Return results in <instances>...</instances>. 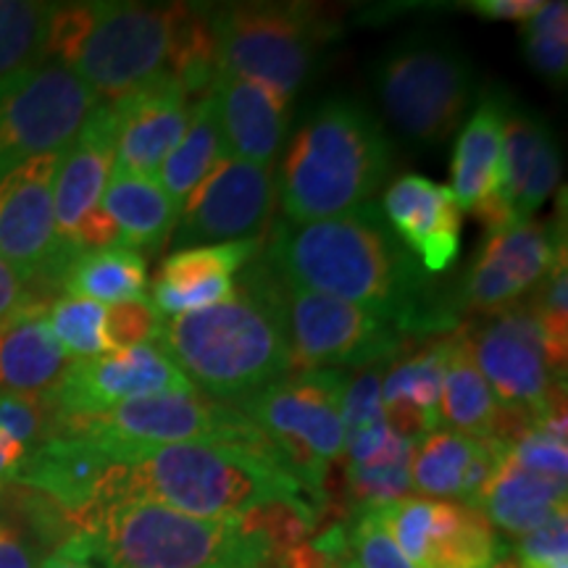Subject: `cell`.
Masks as SVG:
<instances>
[{
    "label": "cell",
    "mask_w": 568,
    "mask_h": 568,
    "mask_svg": "<svg viewBox=\"0 0 568 568\" xmlns=\"http://www.w3.org/2000/svg\"><path fill=\"white\" fill-rule=\"evenodd\" d=\"M503 119L506 101L497 95L485 98L460 132L453 153L450 193L458 209L471 211L489 234L510 226L506 205L497 195L503 172Z\"/></svg>",
    "instance_id": "cell-23"
},
{
    "label": "cell",
    "mask_w": 568,
    "mask_h": 568,
    "mask_svg": "<svg viewBox=\"0 0 568 568\" xmlns=\"http://www.w3.org/2000/svg\"><path fill=\"white\" fill-rule=\"evenodd\" d=\"M416 443L418 439L393 435L366 464H347V489L361 503V508L387 506V503L414 493L410 489V458H414Z\"/></svg>",
    "instance_id": "cell-33"
},
{
    "label": "cell",
    "mask_w": 568,
    "mask_h": 568,
    "mask_svg": "<svg viewBox=\"0 0 568 568\" xmlns=\"http://www.w3.org/2000/svg\"><path fill=\"white\" fill-rule=\"evenodd\" d=\"M479 510L493 527L524 537L566 514V485L529 471L506 453L481 495Z\"/></svg>",
    "instance_id": "cell-28"
},
{
    "label": "cell",
    "mask_w": 568,
    "mask_h": 568,
    "mask_svg": "<svg viewBox=\"0 0 568 568\" xmlns=\"http://www.w3.org/2000/svg\"><path fill=\"white\" fill-rule=\"evenodd\" d=\"M343 568H361V566H358V564H355V560H351V558H347V560H345V564H343Z\"/></svg>",
    "instance_id": "cell-51"
},
{
    "label": "cell",
    "mask_w": 568,
    "mask_h": 568,
    "mask_svg": "<svg viewBox=\"0 0 568 568\" xmlns=\"http://www.w3.org/2000/svg\"><path fill=\"white\" fill-rule=\"evenodd\" d=\"M88 535L109 568H261L272 545L243 518H197L153 500H122Z\"/></svg>",
    "instance_id": "cell-6"
},
{
    "label": "cell",
    "mask_w": 568,
    "mask_h": 568,
    "mask_svg": "<svg viewBox=\"0 0 568 568\" xmlns=\"http://www.w3.org/2000/svg\"><path fill=\"white\" fill-rule=\"evenodd\" d=\"M503 408L474 361L464 326L445 337V374L439 393V426L474 439H497Z\"/></svg>",
    "instance_id": "cell-27"
},
{
    "label": "cell",
    "mask_w": 568,
    "mask_h": 568,
    "mask_svg": "<svg viewBox=\"0 0 568 568\" xmlns=\"http://www.w3.org/2000/svg\"><path fill=\"white\" fill-rule=\"evenodd\" d=\"M382 216L426 274L445 272L460 247V209L450 187L406 174L382 197Z\"/></svg>",
    "instance_id": "cell-20"
},
{
    "label": "cell",
    "mask_w": 568,
    "mask_h": 568,
    "mask_svg": "<svg viewBox=\"0 0 568 568\" xmlns=\"http://www.w3.org/2000/svg\"><path fill=\"white\" fill-rule=\"evenodd\" d=\"M282 303L290 364L295 374L372 368L403 351V335L393 324L353 303L290 287L284 282Z\"/></svg>",
    "instance_id": "cell-12"
},
{
    "label": "cell",
    "mask_w": 568,
    "mask_h": 568,
    "mask_svg": "<svg viewBox=\"0 0 568 568\" xmlns=\"http://www.w3.org/2000/svg\"><path fill=\"white\" fill-rule=\"evenodd\" d=\"M124 500H153L197 518H243L274 500L314 495L293 477L276 447L190 443L148 447L126 468Z\"/></svg>",
    "instance_id": "cell-3"
},
{
    "label": "cell",
    "mask_w": 568,
    "mask_h": 568,
    "mask_svg": "<svg viewBox=\"0 0 568 568\" xmlns=\"http://www.w3.org/2000/svg\"><path fill=\"white\" fill-rule=\"evenodd\" d=\"M32 305H42L40 297H34L17 272L0 258V322L17 316L19 311L32 308Z\"/></svg>",
    "instance_id": "cell-45"
},
{
    "label": "cell",
    "mask_w": 568,
    "mask_h": 568,
    "mask_svg": "<svg viewBox=\"0 0 568 568\" xmlns=\"http://www.w3.org/2000/svg\"><path fill=\"white\" fill-rule=\"evenodd\" d=\"M55 3L0 0V80L42 67Z\"/></svg>",
    "instance_id": "cell-32"
},
{
    "label": "cell",
    "mask_w": 568,
    "mask_h": 568,
    "mask_svg": "<svg viewBox=\"0 0 568 568\" xmlns=\"http://www.w3.org/2000/svg\"><path fill=\"white\" fill-rule=\"evenodd\" d=\"M393 148L364 105L332 98L305 119L284 153L276 201L290 224L351 213L382 187Z\"/></svg>",
    "instance_id": "cell-4"
},
{
    "label": "cell",
    "mask_w": 568,
    "mask_h": 568,
    "mask_svg": "<svg viewBox=\"0 0 568 568\" xmlns=\"http://www.w3.org/2000/svg\"><path fill=\"white\" fill-rule=\"evenodd\" d=\"M232 301L169 318L163 353L201 395L237 408L293 374L284 326L282 282L261 264H247Z\"/></svg>",
    "instance_id": "cell-2"
},
{
    "label": "cell",
    "mask_w": 568,
    "mask_h": 568,
    "mask_svg": "<svg viewBox=\"0 0 568 568\" xmlns=\"http://www.w3.org/2000/svg\"><path fill=\"white\" fill-rule=\"evenodd\" d=\"M558 180H560V155L548 126L542 134V140H539L535 163H531L527 182H524L521 193H518L514 205H510V224L529 222L531 213L548 201L552 190H556Z\"/></svg>",
    "instance_id": "cell-38"
},
{
    "label": "cell",
    "mask_w": 568,
    "mask_h": 568,
    "mask_svg": "<svg viewBox=\"0 0 568 568\" xmlns=\"http://www.w3.org/2000/svg\"><path fill=\"white\" fill-rule=\"evenodd\" d=\"M103 211L119 226V247L155 253L172 237L180 209L163 193L159 180L111 169L105 182Z\"/></svg>",
    "instance_id": "cell-29"
},
{
    "label": "cell",
    "mask_w": 568,
    "mask_h": 568,
    "mask_svg": "<svg viewBox=\"0 0 568 568\" xmlns=\"http://www.w3.org/2000/svg\"><path fill=\"white\" fill-rule=\"evenodd\" d=\"M474 361L493 389L497 406L521 416L529 426L564 403V374L545 343L542 326L529 305H510L487 326H464Z\"/></svg>",
    "instance_id": "cell-11"
},
{
    "label": "cell",
    "mask_w": 568,
    "mask_h": 568,
    "mask_svg": "<svg viewBox=\"0 0 568 568\" xmlns=\"http://www.w3.org/2000/svg\"><path fill=\"white\" fill-rule=\"evenodd\" d=\"M258 247L261 237L234 240V243L180 247V251H174L161 264L159 282L174 284V287H187V284L197 282L232 280L234 272L253 264Z\"/></svg>",
    "instance_id": "cell-34"
},
{
    "label": "cell",
    "mask_w": 568,
    "mask_h": 568,
    "mask_svg": "<svg viewBox=\"0 0 568 568\" xmlns=\"http://www.w3.org/2000/svg\"><path fill=\"white\" fill-rule=\"evenodd\" d=\"M195 393L190 379L155 345L71 361L51 393L42 395L48 426L59 418L95 416L132 397Z\"/></svg>",
    "instance_id": "cell-17"
},
{
    "label": "cell",
    "mask_w": 568,
    "mask_h": 568,
    "mask_svg": "<svg viewBox=\"0 0 568 568\" xmlns=\"http://www.w3.org/2000/svg\"><path fill=\"white\" fill-rule=\"evenodd\" d=\"M55 432L82 435L103 445L113 456L130 458L148 447L190 443L274 447L251 418L240 414L237 408L211 400L197 389L132 397L103 414L59 418L48 426V435H55Z\"/></svg>",
    "instance_id": "cell-7"
},
{
    "label": "cell",
    "mask_w": 568,
    "mask_h": 568,
    "mask_svg": "<svg viewBox=\"0 0 568 568\" xmlns=\"http://www.w3.org/2000/svg\"><path fill=\"white\" fill-rule=\"evenodd\" d=\"M219 71L293 101L314 71L324 24L305 6L234 3L209 11Z\"/></svg>",
    "instance_id": "cell-10"
},
{
    "label": "cell",
    "mask_w": 568,
    "mask_h": 568,
    "mask_svg": "<svg viewBox=\"0 0 568 568\" xmlns=\"http://www.w3.org/2000/svg\"><path fill=\"white\" fill-rule=\"evenodd\" d=\"M0 568H38L30 539L9 521H0Z\"/></svg>",
    "instance_id": "cell-46"
},
{
    "label": "cell",
    "mask_w": 568,
    "mask_h": 568,
    "mask_svg": "<svg viewBox=\"0 0 568 568\" xmlns=\"http://www.w3.org/2000/svg\"><path fill=\"white\" fill-rule=\"evenodd\" d=\"M163 332V318L153 303L126 301L105 305L103 343L105 351H132V347L153 345Z\"/></svg>",
    "instance_id": "cell-37"
},
{
    "label": "cell",
    "mask_w": 568,
    "mask_h": 568,
    "mask_svg": "<svg viewBox=\"0 0 568 568\" xmlns=\"http://www.w3.org/2000/svg\"><path fill=\"white\" fill-rule=\"evenodd\" d=\"M105 305L63 295L45 308L48 329L71 361L109 353L103 343Z\"/></svg>",
    "instance_id": "cell-35"
},
{
    "label": "cell",
    "mask_w": 568,
    "mask_h": 568,
    "mask_svg": "<svg viewBox=\"0 0 568 568\" xmlns=\"http://www.w3.org/2000/svg\"><path fill=\"white\" fill-rule=\"evenodd\" d=\"M521 568H568V564H521Z\"/></svg>",
    "instance_id": "cell-50"
},
{
    "label": "cell",
    "mask_w": 568,
    "mask_h": 568,
    "mask_svg": "<svg viewBox=\"0 0 568 568\" xmlns=\"http://www.w3.org/2000/svg\"><path fill=\"white\" fill-rule=\"evenodd\" d=\"M261 568H272V566H268V564H266V566H261Z\"/></svg>",
    "instance_id": "cell-52"
},
{
    "label": "cell",
    "mask_w": 568,
    "mask_h": 568,
    "mask_svg": "<svg viewBox=\"0 0 568 568\" xmlns=\"http://www.w3.org/2000/svg\"><path fill=\"white\" fill-rule=\"evenodd\" d=\"M27 447L19 445L17 439H11L6 435L3 429H0V489L6 485H11L13 477H17L21 460L27 458Z\"/></svg>",
    "instance_id": "cell-48"
},
{
    "label": "cell",
    "mask_w": 568,
    "mask_h": 568,
    "mask_svg": "<svg viewBox=\"0 0 568 568\" xmlns=\"http://www.w3.org/2000/svg\"><path fill=\"white\" fill-rule=\"evenodd\" d=\"M389 122L422 145H437L460 124L474 98V71L450 40L410 34L376 69Z\"/></svg>",
    "instance_id": "cell-9"
},
{
    "label": "cell",
    "mask_w": 568,
    "mask_h": 568,
    "mask_svg": "<svg viewBox=\"0 0 568 568\" xmlns=\"http://www.w3.org/2000/svg\"><path fill=\"white\" fill-rule=\"evenodd\" d=\"M276 203L272 166L222 155L180 209L172 240L180 247L261 237Z\"/></svg>",
    "instance_id": "cell-16"
},
{
    "label": "cell",
    "mask_w": 568,
    "mask_h": 568,
    "mask_svg": "<svg viewBox=\"0 0 568 568\" xmlns=\"http://www.w3.org/2000/svg\"><path fill=\"white\" fill-rule=\"evenodd\" d=\"M38 568H109L88 531H74Z\"/></svg>",
    "instance_id": "cell-44"
},
{
    "label": "cell",
    "mask_w": 568,
    "mask_h": 568,
    "mask_svg": "<svg viewBox=\"0 0 568 568\" xmlns=\"http://www.w3.org/2000/svg\"><path fill=\"white\" fill-rule=\"evenodd\" d=\"M374 514L414 568H489L500 556L493 524L464 503L408 495Z\"/></svg>",
    "instance_id": "cell-15"
},
{
    "label": "cell",
    "mask_w": 568,
    "mask_h": 568,
    "mask_svg": "<svg viewBox=\"0 0 568 568\" xmlns=\"http://www.w3.org/2000/svg\"><path fill=\"white\" fill-rule=\"evenodd\" d=\"M560 255L566 245L550 224L524 222L493 232L466 276L464 305L487 316L508 311L550 274Z\"/></svg>",
    "instance_id": "cell-18"
},
{
    "label": "cell",
    "mask_w": 568,
    "mask_h": 568,
    "mask_svg": "<svg viewBox=\"0 0 568 568\" xmlns=\"http://www.w3.org/2000/svg\"><path fill=\"white\" fill-rule=\"evenodd\" d=\"M224 155L222 124H219V109L213 95L197 98L190 113V124L184 130L182 140L166 155V161L159 169V184L163 193L172 197L176 209H182L190 193L203 182V176L211 172L213 163Z\"/></svg>",
    "instance_id": "cell-31"
},
{
    "label": "cell",
    "mask_w": 568,
    "mask_h": 568,
    "mask_svg": "<svg viewBox=\"0 0 568 568\" xmlns=\"http://www.w3.org/2000/svg\"><path fill=\"white\" fill-rule=\"evenodd\" d=\"M508 453L516 464L529 468V471L566 485V474H568L566 439L552 437L548 432L537 429V426H529V429L524 432L514 445H508Z\"/></svg>",
    "instance_id": "cell-41"
},
{
    "label": "cell",
    "mask_w": 568,
    "mask_h": 568,
    "mask_svg": "<svg viewBox=\"0 0 568 568\" xmlns=\"http://www.w3.org/2000/svg\"><path fill=\"white\" fill-rule=\"evenodd\" d=\"M345 372H301L245 400L237 410L276 447L293 477L324 500L332 460L345 453Z\"/></svg>",
    "instance_id": "cell-8"
},
{
    "label": "cell",
    "mask_w": 568,
    "mask_h": 568,
    "mask_svg": "<svg viewBox=\"0 0 568 568\" xmlns=\"http://www.w3.org/2000/svg\"><path fill=\"white\" fill-rule=\"evenodd\" d=\"M59 287L69 297H82L101 305L145 301L148 266L130 247L77 253L63 268Z\"/></svg>",
    "instance_id": "cell-30"
},
{
    "label": "cell",
    "mask_w": 568,
    "mask_h": 568,
    "mask_svg": "<svg viewBox=\"0 0 568 568\" xmlns=\"http://www.w3.org/2000/svg\"><path fill=\"white\" fill-rule=\"evenodd\" d=\"M524 51L531 67L550 82H566L568 69V6L542 3L524 24Z\"/></svg>",
    "instance_id": "cell-36"
},
{
    "label": "cell",
    "mask_w": 568,
    "mask_h": 568,
    "mask_svg": "<svg viewBox=\"0 0 568 568\" xmlns=\"http://www.w3.org/2000/svg\"><path fill=\"white\" fill-rule=\"evenodd\" d=\"M211 95L219 109L226 159L272 166L287 130L290 103L264 84L230 71H219Z\"/></svg>",
    "instance_id": "cell-24"
},
{
    "label": "cell",
    "mask_w": 568,
    "mask_h": 568,
    "mask_svg": "<svg viewBox=\"0 0 568 568\" xmlns=\"http://www.w3.org/2000/svg\"><path fill=\"white\" fill-rule=\"evenodd\" d=\"M489 568H521V564H518V558L508 556V558H497Z\"/></svg>",
    "instance_id": "cell-49"
},
{
    "label": "cell",
    "mask_w": 568,
    "mask_h": 568,
    "mask_svg": "<svg viewBox=\"0 0 568 568\" xmlns=\"http://www.w3.org/2000/svg\"><path fill=\"white\" fill-rule=\"evenodd\" d=\"M172 6L55 3L45 61L71 71L101 98L119 103L169 77Z\"/></svg>",
    "instance_id": "cell-5"
},
{
    "label": "cell",
    "mask_w": 568,
    "mask_h": 568,
    "mask_svg": "<svg viewBox=\"0 0 568 568\" xmlns=\"http://www.w3.org/2000/svg\"><path fill=\"white\" fill-rule=\"evenodd\" d=\"M193 103L172 77H163L140 95L113 103L119 113L113 169L155 180L161 163L187 130Z\"/></svg>",
    "instance_id": "cell-22"
},
{
    "label": "cell",
    "mask_w": 568,
    "mask_h": 568,
    "mask_svg": "<svg viewBox=\"0 0 568 568\" xmlns=\"http://www.w3.org/2000/svg\"><path fill=\"white\" fill-rule=\"evenodd\" d=\"M468 9L487 19L527 21L542 9V3L539 0H474V3H468Z\"/></svg>",
    "instance_id": "cell-47"
},
{
    "label": "cell",
    "mask_w": 568,
    "mask_h": 568,
    "mask_svg": "<svg viewBox=\"0 0 568 568\" xmlns=\"http://www.w3.org/2000/svg\"><path fill=\"white\" fill-rule=\"evenodd\" d=\"M237 287L234 280H211V282H197L187 284V287H174V284H153V308L159 311L161 318L169 316H182L193 314V311L211 308V305L232 301Z\"/></svg>",
    "instance_id": "cell-40"
},
{
    "label": "cell",
    "mask_w": 568,
    "mask_h": 568,
    "mask_svg": "<svg viewBox=\"0 0 568 568\" xmlns=\"http://www.w3.org/2000/svg\"><path fill=\"white\" fill-rule=\"evenodd\" d=\"M382 422H385V414H382V372L379 368H364L353 379H347L343 395L345 437Z\"/></svg>",
    "instance_id": "cell-42"
},
{
    "label": "cell",
    "mask_w": 568,
    "mask_h": 568,
    "mask_svg": "<svg viewBox=\"0 0 568 568\" xmlns=\"http://www.w3.org/2000/svg\"><path fill=\"white\" fill-rule=\"evenodd\" d=\"M568 518L560 514L518 542V564H568Z\"/></svg>",
    "instance_id": "cell-43"
},
{
    "label": "cell",
    "mask_w": 568,
    "mask_h": 568,
    "mask_svg": "<svg viewBox=\"0 0 568 568\" xmlns=\"http://www.w3.org/2000/svg\"><path fill=\"white\" fill-rule=\"evenodd\" d=\"M347 542L353 545L355 558H358L355 564L361 568H414L395 545V539L387 535V529L382 527L374 508H361Z\"/></svg>",
    "instance_id": "cell-39"
},
{
    "label": "cell",
    "mask_w": 568,
    "mask_h": 568,
    "mask_svg": "<svg viewBox=\"0 0 568 568\" xmlns=\"http://www.w3.org/2000/svg\"><path fill=\"white\" fill-rule=\"evenodd\" d=\"M69 364L71 358L48 329L45 305L0 322V395H48Z\"/></svg>",
    "instance_id": "cell-25"
},
{
    "label": "cell",
    "mask_w": 568,
    "mask_h": 568,
    "mask_svg": "<svg viewBox=\"0 0 568 568\" xmlns=\"http://www.w3.org/2000/svg\"><path fill=\"white\" fill-rule=\"evenodd\" d=\"M443 374L445 339L403 355L382 374V414L395 435L422 439L439 429Z\"/></svg>",
    "instance_id": "cell-26"
},
{
    "label": "cell",
    "mask_w": 568,
    "mask_h": 568,
    "mask_svg": "<svg viewBox=\"0 0 568 568\" xmlns=\"http://www.w3.org/2000/svg\"><path fill=\"white\" fill-rule=\"evenodd\" d=\"M119 113L113 103H101L82 124L80 134L61 153L53 180V216L61 245L71 255V237L84 219L101 209V197L113 169Z\"/></svg>",
    "instance_id": "cell-19"
},
{
    "label": "cell",
    "mask_w": 568,
    "mask_h": 568,
    "mask_svg": "<svg viewBox=\"0 0 568 568\" xmlns=\"http://www.w3.org/2000/svg\"><path fill=\"white\" fill-rule=\"evenodd\" d=\"M61 153L34 155L0 172V258L27 287L55 284L74 255L61 245L53 180Z\"/></svg>",
    "instance_id": "cell-14"
},
{
    "label": "cell",
    "mask_w": 568,
    "mask_h": 568,
    "mask_svg": "<svg viewBox=\"0 0 568 568\" xmlns=\"http://www.w3.org/2000/svg\"><path fill=\"white\" fill-rule=\"evenodd\" d=\"M508 445L500 439H474L450 429L422 437L410 458V489L432 500L464 503L477 508Z\"/></svg>",
    "instance_id": "cell-21"
},
{
    "label": "cell",
    "mask_w": 568,
    "mask_h": 568,
    "mask_svg": "<svg viewBox=\"0 0 568 568\" xmlns=\"http://www.w3.org/2000/svg\"><path fill=\"white\" fill-rule=\"evenodd\" d=\"M98 105L101 98L55 63L0 80V172L67 151Z\"/></svg>",
    "instance_id": "cell-13"
},
{
    "label": "cell",
    "mask_w": 568,
    "mask_h": 568,
    "mask_svg": "<svg viewBox=\"0 0 568 568\" xmlns=\"http://www.w3.org/2000/svg\"><path fill=\"white\" fill-rule=\"evenodd\" d=\"M264 264L290 287L372 311L403 337L456 329L453 305L443 303L374 203L322 222H280Z\"/></svg>",
    "instance_id": "cell-1"
}]
</instances>
